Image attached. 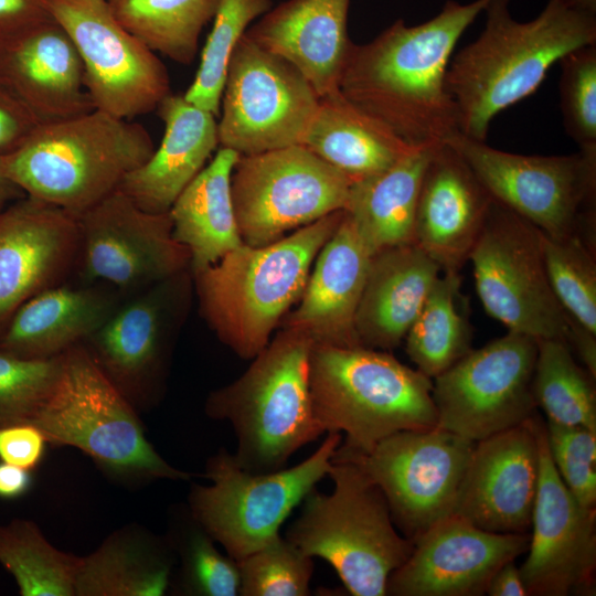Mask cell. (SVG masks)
<instances>
[{
    "instance_id": "6da1fadb",
    "label": "cell",
    "mask_w": 596,
    "mask_h": 596,
    "mask_svg": "<svg viewBox=\"0 0 596 596\" xmlns=\"http://www.w3.org/2000/svg\"><path fill=\"white\" fill-rule=\"evenodd\" d=\"M490 0H448L432 19H401L371 42L354 44L339 82L352 104L413 147L446 142L459 132L456 106L445 86L453 51Z\"/></svg>"
},
{
    "instance_id": "7a4b0ae2",
    "label": "cell",
    "mask_w": 596,
    "mask_h": 596,
    "mask_svg": "<svg viewBox=\"0 0 596 596\" xmlns=\"http://www.w3.org/2000/svg\"><path fill=\"white\" fill-rule=\"evenodd\" d=\"M510 0H490L480 35L450 58L445 86L459 132L486 141L492 119L533 94L568 52L596 44V14L549 0L534 19L520 22Z\"/></svg>"
},
{
    "instance_id": "3957f363",
    "label": "cell",
    "mask_w": 596,
    "mask_h": 596,
    "mask_svg": "<svg viewBox=\"0 0 596 596\" xmlns=\"http://www.w3.org/2000/svg\"><path fill=\"white\" fill-rule=\"evenodd\" d=\"M343 215L344 210L330 213L268 245L243 243L191 273L200 312L223 344L245 360L267 345Z\"/></svg>"
},
{
    "instance_id": "277c9868",
    "label": "cell",
    "mask_w": 596,
    "mask_h": 596,
    "mask_svg": "<svg viewBox=\"0 0 596 596\" xmlns=\"http://www.w3.org/2000/svg\"><path fill=\"white\" fill-rule=\"evenodd\" d=\"M312 345L306 333L280 328L240 377L206 397L205 414L233 427V455L244 470L283 469L298 449L326 433L310 394Z\"/></svg>"
},
{
    "instance_id": "5b68a950",
    "label": "cell",
    "mask_w": 596,
    "mask_h": 596,
    "mask_svg": "<svg viewBox=\"0 0 596 596\" xmlns=\"http://www.w3.org/2000/svg\"><path fill=\"white\" fill-rule=\"evenodd\" d=\"M153 150L141 124L93 109L39 125L1 162L24 195L77 216L117 191Z\"/></svg>"
},
{
    "instance_id": "8992f818",
    "label": "cell",
    "mask_w": 596,
    "mask_h": 596,
    "mask_svg": "<svg viewBox=\"0 0 596 596\" xmlns=\"http://www.w3.org/2000/svg\"><path fill=\"white\" fill-rule=\"evenodd\" d=\"M309 382L326 434H345L342 451L364 454L397 432L437 425L433 380L389 351L313 343Z\"/></svg>"
},
{
    "instance_id": "52a82bcc",
    "label": "cell",
    "mask_w": 596,
    "mask_h": 596,
    "mask_svg": "<svg viewBox=\"0 0 596 596\" xmlns=\"http://www.w3.org/2000/svg\"><path fill=\"white\" fill-rule=\"evenodd\" d=\"M330 493L311 489L285 538L324 560L353 596H384L414 542L395 526L379 486L354 462L332 459Z\"/></svg>"
},
{
    "instance_id": "ba28073f",
    "label": "cell",
    "mask_w": 596,
    "mask_h": 596,
    "mask_svg": "<svg viewBox=\"0 0 596 596\" xmlns=\"http://www.w3.org/2000/svg\"><path fill=\"white\" fill-rule=\"evenodd\" d=\"M32 424L47 444L77 448L105 473L128 483L188 481L145 435L132 404L97 366L83 344L61 355L57 379Z\"/></svg>"
},
{
    "instance_id": "9c48e42d",
    "label": "cell",
    "mask_w": 596,
    "mask_h": 596,
    "mask_svg": "<svg viewBox=\"0 0 596 596\" xmlns=\"http://www.w3.org/2000/svg\"><path fill=\"white\" fill-rule=\"evenodd\" d=\"M341 434L327 433L309 457L290 468L253 473L220 449L206 460L209 486L193 483L188 508L194 519L235 561L277 536L284 521L324 477Z\"/></svg>"
},
{
    "instance_id": "30bf717a",
    "label": "cell",
    "mask_w": 596,
    "mask_h": 596,
    "mask_svg": "<svg viewBox=\"0 0 596 596\" xmlns=\"http://www.w3.org/2000/svg\"><path fill=\"white\" fill-rule=\"evenodd\" d=\"M543 233L493 200L469 260L485 310L509 331L570 345L576 323L557 300L546 272Z\"/></svg>"
},
{
    "instance_id": "8fae6325",
    "label": "cell",
    "mask_w": 596,
    "mask_h": 596,
    "mask_svg": "<svg viewBox=\"0 0 596 596\" xmlns=\"http://www.w3.org/2000/svg\"><path fill=\"white\" fill-rule=\"evenodd\" d=\"M194 295L190 268L124 296L83 343L132 404L146 409L163 395L175 339Z\"/></svg>"
},
{
    "instance_id": "7c38bea8",
    "label": "cell",
    "mask_w": 596,
    "mask_h": 596,
    "mask_svg": "<svg viewBox=\"0 0 596 596\" xmlns=\"http://www.w3.org/2000/svg\"><path fill=\"white\" fill-rule=\"evenodd\" d=\"M353 182L302 145L241 156L231 192L243 243L268 245L344 210Z\"/></svg>"
},
{
    "instance_id": "4fadbf2b",
    "label": "cell",
    "mask_w": 596,
    "mask_h": 596,
    "mask_svg": "<svg viewBox=\"0 0 596 596\" xmlns=\"http://www.w3.org/2000/svg\"><path fill=\"white\" fill-rule=\"evenodd\" d=\"M456 148L492 199L550 237L596 224V152L532 156L502 151L457 132Z\"/></svg>"
},
{
    "instance_id": "5bb4252c",
    "label": "cell",
    "mask_w": 596,
    "mask_h": 596,
    "mask_svg": "<svg viewBox=\"0 0 596 596\" xmlns=\"http://www.w3.org/2000/svg\"><path fill=\"white\" fill-rule=\"evenodd\" d=\"M475 443L439 426L401 430L364 454L336 449L383 492L396 529L414 541L454 513Z\"/></svg>"
},
{
    "instance_id": "9a60e30c",
    "label": "cell",
    "mask_w": 596,
    "mask_h": 596,
    "mask_svg": "<svg viewBox=\"0 0 596 596\" xmlns=\"http://www.w3.org/2000/svg\"><path fill=\"white\" fill-rule=\"evenodd\" d=\"M221 104L219 147L248 156L301 145L319 96L289 62L244 34L231 56Z\"/></svg>"
},
{
    "instance_id": "2e32d148",
    "label": "cell",
    "mask_w": 596,
    "mask_h": 596,
    "mask_svg": "<svg viewBox=\"0 0 596 596\" xmlns=\"http://www.w3.org/2000/svg\"><path fill=\"white\" fill-rule=\"evenodd\" d=\"M536 340L513 331L471 349L433 379L437 426L473 443L536 413Z\"/></svg>"
},
{
    "instance_id": "e0dca14e",
    "label": "cell",
    "mask_w": 596,
    "mask_h": 596,
    "mask_svg": "<svg viewBox=\"0 0 596 596\" xmlns=\"http://www.w3.org/2000/svg\"><path fill=\"white\" fill-rule=\"evenodd\" d=\"M50 13L77 50L95 109L131 120L171 93L164 64L118 22L107 0H50Z\"/></svg>"
},
{
    "instance_id": "ac0fdd59",
    "label": "cell",
    "mask_w": 596,
    "mask_h": 596,
    "mask_svg": "<svg viewBox=\"0 0 596 596\" xmlns=\"http://www.w3.org/2000/svg\"><path fill=\"white\" fill-rule=\"evenodd\" d=\"M74 274L127 296L190 268V253L172 235L169 212L139 207L120 190L76 216Z\"/></svg>"
},
{
    "instance_id": "d6986e66",
    "label": "cell",
    "mask_w": 596,
    "mask_h": 596,
    "mask_svg": "<svg viewBox=\"0 0 596 596\" xmlns=\"http://www.w3.org/2000/svg\"><path fill=\"white\" fill-rule=\"evenodd\" d=\"M540 470L528 556L520 567L528 595H594L596 510L582 505L552 461L538 417Z\"/></svg>"
},
{
    "instance_id": "ffe728a7",
    "label": "cell",
    "mask_w": 596,
    "mask_h": 596,
    "mask_svg": "<svg viewBox=\"0 0 596 596\" xmlns=\"http://www.w3.org/2000/svg\"><path fill=\"white\" fill-rule=\"evenodd\" d=\"M529 533L487 531L450 514L416 538L389 577L390 596H481L494 574L529 547Z\"/></svg>"
},
{
    "instance_id": "44dd1931",
    "label": "cell",
    "mask_w": 596,
    "mask_h": 596,
    "mask_svg": "<svg viewBox=\"0 0 596 596\" xmlns=\"http://www.w3.org/2000/svg\"><path fill=\"white\" fill-rule=\"evenodd\" d=\"M538 417L475 443L453 514L491 532H530L540 470Z\"/></svg>"
},
{
    "instance_id": "7402d4cb",
    "label": "cell",
    "mask_w": 596,
    "mask_h": 596,
    "mask_svg": "<svg viewBox=\"0 0 596 596\" xmlns=\"http://www.w3.org/2000/svg\"><path fill=\"white\" fill-rule=\"evenodd\" d=\"M78 255L76 216L23 195L0 215V333L38 292L67 280Z\"/></svg>"
},
{
    "instance_id": "603a6c76",
    "label": "cell",
    "mask_w": 596,
    "mask_h": 596,
    "mask_svg": "<svg viewBox=\"0 0 596 596\" xmlns=\"http://www.w3.org/2000/svg\"><path fill=\"white\" fill-rule=\"evenodd\" d=\"M492 202L460 152L448 142L436 146L421 181L414 242L443 272H460Z\"/></svg>"
},
{
    "instance_id": "cb8c5ba5",
    "label": "cell",
    "mask_w": 596,
    "mask_h": 596,
    "mask_svg": "<svg viewBox=\"0 0 596 596\" xmlns=\"http://www.w3.org/2000/svg\"><path fill=\"white\" fill-rule=\"evenodd\" d=\"M0 81L40 124L95 109L77 50L53 18L0 38Z\"/></svg>"
},
{
    "instance_id": "d4e9b609",
    "label": "cell",
    "mask_w": 596,
    "mask_h": 596,
    "mask_svg": "<svg viewBox=\"0 0 596 596\" xmlns=\"http://www.w3.org/2000/svg\"><path fill=\"white\" fill-rule=\"evenodd\" d=\"M372 253L344 211L340 224L321 247L296 309L280 328L297 329L313 343L361 345L355 316Z\"/></svg>"
},
{
    "instance_id": "484cf974",
    "label": "cell",
    "mask_w": 596,
    "mask_h": 596,
    "mask_svg": "<svg viewBox=\"0 0 596 596\" xmlns=\"http://www.w3.org/2000/svg\"><path fill=\"white\" fill-rule=\"evenodd\" d=\"M351 0H287L269 9L245 32L286 60L323 97L339 82L354 43L348 34Z\"/></svg>"
},
{
    "instance_id": "4316f807",
    "label": "cell",
    "mask_w": 596,
    "mask_h": 596,
    "mask_svg": "<svg viewBox=\"0 0 596 596\" xmlns=\"http://www.w3.org/2000/svg\"><path fill=\"white\" fill-rule=\"evenodd\" d=\"M113 287L64 280L26 300L0 333V350L45 360L83 344L123 299Z\"/></svg>"
},
{
    "instance_id": "83f0119b",
    "label": "cell",
    "mask_w": 596,
    "mask_h": 596,
    "mask_svg": "<svg viewBox=\"0 0 596 596\" xmlns=\"http://www.w3.org/2000/svg\"><path fill=\"white\" fill-rule=\"evenodd\" d=\"M156 110L164 125L161 143L118 190L147 212L166 213L219 147L217 121L212 113L172 93Z\"/></svg>"
},
{
    "instance_id": "f1b7e54d",
    "label": "cell",
    "mask_w": 596,
    "mask_h": 596,
    "mask_svg": "<svg viewBox=\"0 0 596 596\" xmlns=\"http://www.w3.org/2000/svg\"><path fill=\"white\" fill-rule=\"evenodd\" d=\"M441 272L416 243L373 253L355 316L361 345L398 347Z\"/></svg>"
},
{
    "instance_id": "f546056e",
    "label": "cell",
    "mask_w": 596,
    "mask_h": 596,
    "mask_svg": "<svg viewBox=\"0 0 596 596\" xmlns=\"http://www.w3.org/2000/svg\"><path fill=\"white\" fill-rule=\"evenodd\" d=\"M301 145L353 181L383 172L421 148L406 143L339 89L319 98Z\"/></svg>"
},
{
    "instance_id": "4dcf8cb0",
    "label": "cell",
    "mask_w": 596,
    "mask_h": 596,
    "mask_svg": "<svg viewBox=\"0 0 596 596\" xmlns=\"http://www.w3.org/2000/svg\"><path fill=\"white\" fill-rule=\"evenodd\" d=\"M175 565L167 535L127 525L82 556L75 596H162L170 592Z\"/></svg>"
},
{
    "instance_id": "1f68e13d",
    "label": "cell",
    "mask_w": 596,
    "mask_h": 596,
    "mask_svg": "<svg viewBox=\"0 0 596 596\" xmlns=\"http://www.w3.org/2000/svg\"><path fill=\"white\" fill-rule=\"evenodd\" d=\"M241 155L220 147L169 210L172 235L199 272L243 244L235 219L231 178Z\"/></svg>"
},
{
    "instance_id": "d6a6232c",
    "label": "cell",
    "mask_w": 596,
    "mask_h": 596,
    "mask_svg": "<svg viewBox=\"0 0 596 596\" xmlns=\"http://www.w3.org/2000/svg\"><path fill=\"white\" fill-rule=\"evenodd\" d=\"M435 147L417 148L385 171L352 183L344 211L372 254L415 243L421 181Z\"/></svg>"
},
{
    "instance_id": "836d02e7",
    "label": "cell",
    "mask_w": 596,
    "mask_h": 596,
    "mask_svg": "<svg viewBox=\"0 0 596 596\" xmlns=\"http://www.w3.org/2000/svg\"><path fill=\"white\" fill-rule=\"evenodd\" d=\"M441 273L404 339L408 358L432 380L472 349V331L460 292V274L454 270Z\"/></svg>"
},
{
    "instance_id": "e575fe53",
    "label": "cell",
    "mask_w": 596,
    "mask_h": 596,
    "mask_svg": "<svg viewBox=\"0 0 596 596\" xmlns=\"http://www.w3.org/2000/svg\"><path fill=\"white\" fill-rule=\"evenodd\" d=\"M118 22L147 47L183 65L193 62L219 0H107Z\"/></svg>"
},
{
    "instance_id": "d590c367",
    "label": "cell",
    "mask_w": 596,
    "mask_h": 596,
    "mask_svg": "<svg viewBox=\"0 0 596 596\" xmlns=\"http://www.w3.org/2000/svg\"><path fill=\"white\" fill-rule=\"evenodd\" d=\"M81 558L52 545L31 520L0 525V564L22 596H75Z\"/></svg>"
},
{
    "instance_id": "8d00e7d4",
    "label": "cell",
    "mask_w": 596,
    "mask_h": 596,
    "mask_svg": "<svg viewBox=\"0 0 596 596\" xmlns=\"http://www.w3.org/2000/svg\"><path fill=\"white\" fill-rule=\"evenodd\" d=\"M536 344L533 394L546 422L596 430L595 377L574 360L566 342L543 339Z\"/></svg>"
},
{
    "instance_id": "74e56055",
    "label": "cell",
    "mask_w": 596,
    "mask_h": 596,
    "mask_svg": "<svg viewBox=\"0 0 596 596\" xmlns=\"http://www.w3.org/2000/svg\"><path fill=\"white\" fill-rule=\"evenodd\" d=\"M177 565L170 592L184 596H238L237 562L223 554L188 505L171 512L167 534Z\"/></svg>"
},
{
    "instance_id": "f35d334b",
    "label": "cell",
    "mask_w": 596,
    "mask_h": 596,
    "mask_svg": "<svg viewBox=\"0 0 596 596\" xmlns=\"http://www.w3.org/2000/svg\"><path fill=\"white\" fill-rule=\"evenodd\" d=\"M596 225L563 237L543 232V255L551 287L581 327L596 334Z\"/></svg>"
},
{
    "instance_id": "ab89813d",
    "label": "cell",
    "mask_w": 596,
    "mask_h": 596,
    "mask_svg": "<svg viewBox=\"0 0 596 596\" xmlns=\"http://www.w3.org/2000/svg\"><path fill=\"white\" fill-rule=\"evenodd\" d=\"M272 8V0H219L195 77L183 94L217 116L228 63L249 23Z\"/></svg>"
},
{
    "instance_id": "60d3db41",
    "label": "cell",
    "mask_w": 596,
    "mask_h": 596,
    "mask_svg": "<svg viewBox=\"0 0 596 596\" xmlns=\"http://www.w3.org/2000/svg\"><path fill=\"white\" fill-rule=\"evenodd\" d=\"M236 562L240 596L310 595L313 557L280 534Z\"/></svg>"
},
{
    "instance_id": "b9f144b4",
    "label": "cell",
    "mask_w": 596,
    "mask_h": 596,
    "mask_svg": "<svg viewBox=\"0 0 596 596\" xmlns=\"http://www.w3.org/2000/svg\"><path fill=\"white\" fill-rule=\"evenodd\" d=\"M558 63L564 129L579 150L596 152V44L577 47Z\"/></svg>"
},
{
    "instance_id": "7bdbcfd3",
    "label": "cell",
    "mask_w": 596,
    "mask_h": 596,
    "mask_svg": "<svg viewBox=\"0 0 596 596\" xmlns=\"http://www.w3.org/2000/svg\"><path fill=\"white\" fill-rule=\"evenodd\" d=\"M61 355L24 359L0 350V427L31 423L60 372Z\"/></svg>"
},
{
    "instance_id": "ee69618b",
    "label": "cell",
    "mask_w": 596,
    "mask_h": 596,
    "mask_svg": "<svg viewBox=\"0 0 596 596\" xmlns=\"http://www.w3.org/2000/svg\"><path fill=\"white\" fill-rule=\"evenodd\" d=\"M549 451L562 481L586 508H596V430L545 422Z\"/></svg>"
},
{
    "instance_id": "f6af8a7d",
    "label": "cell",
    "mask_w": 596,
    "mask_h": 596,
    "mask_svg": "<svg viewBox=\"0 0 596 596\" xmlns=\"http://www.w3.org/2000/svg\"><path fill=\"white\" fill-rule=\"evenodd\" d=\"M47 440L38 426L19 423L0 427V460L33 470L42 461Z\"/></svg>"
},
{
    "instance_id": "bcb514c9",
    "label": "cell",
    "mask_w": 596,
    "mask_h": 596,
    "mask_svg": "<svg viewBox=\"0 0 596 596\" xmlns=\"http://www.w3.org/2000/svg\"><path fill=\"white\" fill-rule=\"evenodd\" d=\"M39 125L29 108L0 81V158L17 150Z\"/></svg>"
},
{
    "instance_id": "7dc6e473",
    "label": "cell",
    "mask_w": 596,
    "mask_h": 596,
    "mask_svg": "<svg viewBox=\"0 0 596 596\" xmlns=\"http://www.w3.org/2000/svg\"><path fill=\"white\" fill-rule=\"evenodd\" d=\"M50 18V0H0V38Z\"/></svg>"
},
{
    "instance_id": "c3c4849f",
    "label": "cell",
    "mask_w": 596,
    "mask_h": 596,
    "mask_svg": "<svg viewBox=\"0 0 596 596\" xmlns=\"http://www.w3.org/2000/svg\"><path fill=\"white\" fill-rule=\"evenodd\" d=\"M487 594L490 596H528L520 567L515 561L504 564L492 577Z\"/></svg>"
},
{
    "instance_id": "681fc988",
    "label": "cell",
    "mask_w": 596,
    "mask_h": 596,
    "mask_svg": "<svg viewBox=\"0 0 596 596\" xmlns=\"http://www.w3.org/2000/svg\"><path fill=\"white\" fill-rule=\"evenodd\" d=\"M32 487L30 470L0 460V498L12 500L24 496Z\"/></svg>"
},
{
    "instance_id": "f907efd6",
    "label": "cell",
    "mask_w": 596,
    "mask_h": 596,
    "mask_svg": "<svg viewBox=\"0 0 596 596\" xmlns=\"http://www.w3.org/2000/svg\"><path fill=\"white\" fill-rule=\"evenodd\" d=\"M24 193L7 177L0 158V215L15 200Z\"/></svg>"
},
{
    "instance_id": "816d5d0a",
    "label": "cell",
    "mask_w": 596,
    "mask_h": 596,
    "mask_svg": "<svg viewBox=\"0 0 596 596\" xmlns=\"http://www.w3.org/2000/svg\"><path fill=\"white\" fill-rule=\"evenodd\" d=\"M560 1L570 8L596 14V0H560Z\"/></svg>"
}]
</instances>
